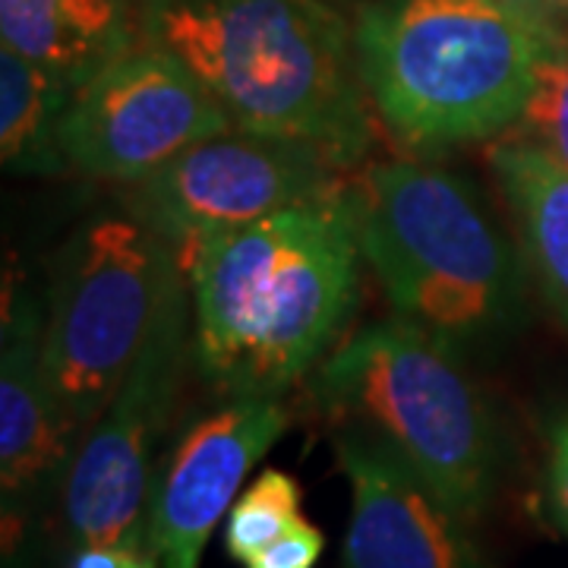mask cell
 <instances>
[{
    "instance_id": "obj_5",
    "label": "cell",
    "mask_w": 568,
    "mask_h": 568,
    "mask_svg": "<svg viewBox=\"0 0 568 568\" xmlns=\"http://www.w3.org/2000/svg\"><path fill=\"white\" fill-rule=\"evenodd\" d=\"M313 402L338 424L366 429L402 455L465 518L493 506L506 448L465 351L388 316L364 325L313 369Z\"/></svg>"
},
{
    "instance_id": "obj_4",
    "label": "cell",
    "mask_w": 568,
    "mask_h": 568,
    "mask_svg": "<svg viewBox=\"0 0 568 568\" xmlns=\"http://www.w3.org/2000/svg\"><path fill=\"white\" fill-rule=\"evenodd\" d=\"M351 193L364 263L395 316L465 354L518 328L525 253L465 178L426 159H392L369 164Z\"/></svg>"
},
{
    "instance_id": "obj_19",
    "label": "cell",
    "mask_w": 568,
    "mask_h": 568,
    "mask_svg": "<svg viewBox=\"0 0 568 568\" xmlns=\"http://www.w3.org/2000/svg\"><path fill=\"white\" fill-rule=\"evenodd\" d=\"M544 496H547L549 518L568 537V405L552 417L547 429Z\"/></svg>"
},
{
    "instance_id": "obj_1",
    "label": "cell",
    "mask_w": 568,
    "mask_h": 568,
    "mask_svg": "<svg viewBox=\"0 0 568 568\" xmlns=\"http://www.w3.org/2000/svg\"><path fill=\"white\" fill-rule=\"evenodd\" d=\"M351 186L193 246V364L224 398L284 395L328 357L361 294Z\"/></svg>"
},
{
    "instance_id": "obj_12",
    "label": "cell",
    "mask_w": 568,
    "mask_h": 568,
    "mask_svg": "<svg viewBox=\"0 0 568 568\" xmlns=\"http://www.w3.org/2000/svg\"><path fill=\"white\" fill-rule=\"evenodd\" d=\"M48 301L22 278L3 287L0 335V493L7 547L20 540L22 521L48 499L77 458L82 436L63 417L44 376Z\"/></svg>"
},
{
    "instance_id": "obj_15",
    "label": "cell",
    "mask_w": 568,
    "mask_h": 568,
    "mask_svg": "<svg viewBox=\"0 0 568 568\" xmlns=\"http://www.w3.org/2000/svg\"><path fill=\"white\" fill-rule=\"evenodd\" d=\"M73 92L13 48H0V159L10 174L51 178L70 171L58 133Z\"/></svg>"
},
{
    "instance_id": "obj_2",
    "label": "cell",
    "mask_w": 568,
    "mask_h": 568,
    "mask_svg": "<svg viewBox=\"0 0 568 568\" xmlns=\"http://www.w3.org/2000/svg\"><path fill=\"white\" fill-rule=\"evenodd\" d=\"M142 39L178 54L234 126L306 142L342 171L373 140L354 22L328 0H149Z\"/></svg>"
},
{
    "instance_id": "obj_9",
    "label": "cell",
    "mask_w": 568,
    "mask_h": 568,
    "mask_svg": "<svg viewBox=\"0 0 568 568\" xmlns=\"http://www.w3.org/2000/svg\"><path fill=\"white\" fill-rule=\"evenodd\" d=\"M234 126L186 63L152 41H136L70 95L61 152L70 171L136 183L186 145Z\"/></svg>"
},
{
    "instance_id": "obj_7",
    "label": "cell",
    "mask_w": 568,
    "mask_h": 568,
    "mask_svg": "<svg viewBox=\"0 0 568 568\" xmlns=\"http://www.w3.org/2000/svg\"><path fill=\"white\" fill-rule=\"evenodd\" d=\"M190 361L193 301L186 265H181L164 291L145 345L63 477V525L73 547L142 549L155 448L178 407Z\"/></svg>"
},
{
    "instance_id": "obj_22",
    "label": "cell",
    "mask_w": 568,
    "mask_h": 568,
    "mask_svg": "<svg viewBox=\"0 0 568 568\" xmlns=\"http://www.w3.org/2000/svg\"><path fill=\"white\" fill-rule=\"evenodd\" d=\"M130 568H159V566H155V562H152V559H149L145 552H140V556H136V562H133Z\"/></svg>"
},
{
    "instance_id": "obj_18",
    "label": "cell",
    "mask_w": 568,
    "mask_h": 568,
    "mask_svg": "<svg viewBox=\"0 0 568 568\" xmlns=\"http://www.w3.org/2000/svg\"><path fill=\"white\" fill-rule=\"evenodd\" d=\"M325 549L323 530L310 525L306 518H297L291 528L278 534L272 544H265L260 552L246 559V568H316Z\"/></svg>"
},
{
    "instance_id": "obj_11",
    "label": "cell",
    "mask_w": 568,
    "mask_h": 568,
    "mask_svg": "<svg viewBox=\"0 0 568 568\" xmlns=\"http://www.w3.org/2000/svg\"><path fill=\"white\" fill-rule=\"evenodd\" d=\"M335 458L351 487L342 568H493L470 518L357 426H338Z\"/></svg>"
},
{
    "instance_id": "obj_10",
    "label": "cell",
    "mask_w": 568,
    "mask_h": 568,
    "mask_svg": "<svg viewBox=\"0 0 568 568\" xmlns=\"http://www.w3.org/2000/svg\"><path fill=\"white\" fill-rule=\"evenodd\" d=\"M291 424L282 395H234L193 420L155 470L142 549L159 568H200L215 525L227 518L250 467Z\"/></svg>"
},
{
    "instance_id": "obj_3",
    "label": "cell",
    "mask_w": 568,
    "mask_h": 568,
    "mask_svg": "<svg viewBox=\"0 0 568 568\" xmlns=\"http://www.w3.org/2000/svg\"><path fill=\"white\" fill-rule=\"evenodd\" d=\"M559 36L508 0H366L354 17L373 114L414 155L508 133Z\"/></svg>"
},
{
    "instance_id": "obj_23",
    "label": "cell",
    "mask_w": 568,
    "mask_h": 568,
    "mask_svg": "<svg viewBox=\"0 0 568 568\" xmlns=\"http://www.w3.org/2000/svg\"><path fill=\"white\" fill-rule=\"evenodd\" d=\"M121 3H126V7H133V10L140 13V20H142V10H145V3H149V0H121Z\"/></svg>"
},
{
    "instance_id": "obj_16",
    "label": "cell",
    "mask_w": 568,
    "mask_h": 568,
    "mask_svg": "<svg viewBox=\"0 0 568 568\" xmlns=\"http://www.w3.org/2000/svg\"><path fill=\"white\" fill-rule=\"evenodd\" d=\"M304 493L301 484L278 467L263 470L250 487L234 499L224 521V549L231 559L246 562L253 552L272 544L278 534L291 528L301 515Z\"/></svg>"
},
{
    "instance_id": "obj_13",
    "label": "cell",
    "mask_w": 568,
    "mask_h": 568,
    "mask_svg": "<svg viewBox=\"0 0 568 568\" xmlns=\"http://www.w3.org/2000/svg\"><path fill=\"white\" fill-rule=\"evenodd\" d=\"M0 39L70 89L142 41V20L121 0H0Z\"/></svg>"
},
{
    "instance_id": "obj_20",
    "label": "cell",
    "mask_w": 568,
    "mask_h": 568,
    "mask_svg": "<svg viewBox=\"0 0 568 568\" xmlns=\"http://www.w3.org/2000/svg\"><path fill=\"white\" fill-rule=\"evenodd\" d=\"M145 549L123 547H77L70 568H130Z\"/></svg>"
},
{
    "instance_id": "obj_17",
    "label": "cell",
    "mask_w": 568,
    "mask_h": 568,
    "mask_svg": "<svg viewBox=\"0 0 568 568\" xmlns=\"http://www.w3.org/2000/svg\"><path fill=\"white\" fill-rule=\"evenodd\" d=\"M511 140H521L547 152L552 162L568 168V32L559 36L540 67L525 114L508 130Z\"/></svg>"
},
{
    "instance_id": "obj_8",
    "label": "cell",
    "mask_w": 568,
    "mask_h": 568,
    "mask_svg": "<svg viewBox=\"0 0 568 568\" xmlns=\"http://www.w3.org/2000/svg\"><path fill=\"white\" fill-rule=\"evenodd\" d=\"M342 186V168L320 149L227 126L130 183L126 205L183 260L209 237Z\"/></svg>"
},
{
    "instance_id": "obj_21",
    "label": "cell",
    "mask_w": 568,
    "mask_h": 568,
    "mask_svg": "<svg viewBox=\"0 0 568 568\" xmlns=\"http://www.w3.org/2000/svg\"><path fill=\"white\" fill-rule=\"evenodd\" d=\"M508 3L518 7V10H525L530 17H537V20L549 22V26H559V17L568 13V0H508Z\"/></svg>"
},
{
    "instance_id": "obj_6",
    "label": "cell",
    "mask_w": 568,
    "mask_h": 568,
    "mask_svg": "<svg viewBox=\"0 0 568 568\" xmlns=\"http://www.w3.org/2000/svg\"><path fill=\"white\" fill-rule=\"evenodd\" d=\"M181 265L133 215L82 224L63 246L48 291L44 376L82 439L145 345Z\"/></svg>"
},
{
    "instance_id": "obj_14",
    "label": "cell",
    "mask_w": 568,
    "mask_h": 568,
    "mask_svg": "<svg viewBox=\"0 0 568 568\" xmlns=\"http://www.w3.org/2000/svg\"><path fill=\"white\" fill-rule=\"evenodd\" d=\"M489 164L518 224L530 278L568 332V168L511 136L493 145Z\"/></svg>"
}]
</instances>
